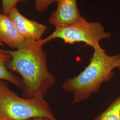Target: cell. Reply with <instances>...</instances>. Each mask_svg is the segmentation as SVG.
<instances>
[{
	"instance_id": "cell-1",
	"label": "cell",
	"mask_w": 120,
	"mask_h": 120,
	"mask_svg": "<svg viewBox=\"0 0 120 120\" xmlns=\"http://www.w3.org/2000/svg\"><path fill=\"white\" fill-rule=\"evenodd\" d=\"M43 45L41 40H26L17 49L8 50L10 66L22 76L23 88L30 98H44L56 82L48 69Z\"/></svg>"
},
{
	"instance_id": "cell-2",
	"label": "cell",
	"mask_w": 120,
	"mask_h": 120,
	"mask_svg": "<svg viewBox=\"0 0 120 120\" xmlns=\"http://www.w3.org/2000/svg\"><path fill=\"white\" fill-rule=\"evenodd\" d=\"M94 52L89 65L79 75L67 79L62 88L73 93L72 104L87 100L92 94L97 93L101 85L115 76L113 70L120 58V54L108 55L100 44L93 48Z\"/></svg>"
},
{
	"instance_id": "cell-3",
	"label": "cell",
	"mask_w": 120,
	"mask_h": 120,
	"mask_svg": "<svg viewBox=\"0 0 120 120\" xmlns=\"http://www.w3.org/2000/svg\"><path fill=\"white\" fill-rule=\"evenodd\" d=\"M0 116L2 120H28L40 117L57 120L44 98H23L1 81Z\"/></svg>"
},
{
	"instance_id": "cell-4",
	"label": "cell",
	"mask_w": 120,
	"mask_h": 120,
	"mask_svg": "<svg viewBox=\"0 0 120 120\" xmlns=\"http://www.w3.org/2000/svg\"><path fill=\"white\" fill-rule=\"evenodd\" d=\"M111 36V34L105 31L99 22H88L82 17L71 26L55 29L48 37L41 39V41L45 44L53 39L59 38L62 40L65 44L82 42L94 48L99 45L101 41L109 38Z\"/></svg>"
},
{
	"instance_id": "cell-5",
	"label": "cell",
	"mask_w": 120,
	"mask_h": 120,
	"mask_svg": "<svg viewBox=\"0 0 120 120\" xmlns=\"http://www.w3.org/2000/svg\"><path fill=\"white\" fill-rule=\"evenodd\" d=\"M77 1V0H57V8L50 16L49 22L57 29L71 26L79 21L82 17Z\"/></svg>"
},
{
	"instance_id": "cell-6",
	"label": "cell",
	"mask_w": 120,
	"mask_h": 120,
	"mask_svg": "<svg viewBox=\"0 0 120 120\" xmlns=\"http://www.w3.org/2000/svg\"><path fill=\"white\" fill-rule=\"evenodd\" d=\"M8 16L19 34L25 40L39 41L47 30L46 26L23 16L16 7L10 10Z\"/></svg>"
},
{
	"instance_id": "cell-7",
	"label": "cell",
	"mask_w": 120,
	"mask_h": 120,
	"mask_svg": "<svg viewBox=\"0 0 120 120\" xmlns=\"http://www.w3.org/2000/svg\"><path fill=\"white\" fill-rule=\"evenodd\" d=\"M26 41L19 34L9 16L0 13V42L15 50Z\"/></svg>"
},
{
	"instance_id": "cell-8",
	"label": "cell",
	"mask_w": 120,
	"mask_h": 120,
	"mask_svg": "<svg viewBox=\"0 0 120 120\" xmlns=\"http://www.w3.org/2000/svg\"><path fill=\"white\" fill-rule=\"evenodd\" d=\"M11 56L8 50L0 49V79L12 83L19 88H23L22 80L10 73L6 66L7 62H10Z\"/></svg>"
},
{
	"instance_id": "cell-9",
	"label": "cell",
	"mask_w": 120,
	"mask_h": 120,
	"mask_svg": "<svg viewBox=\"0 0 120 120\" xmlns=\"http://www.w3.org/2000/svg\"><path fill=\"white\" fill-rule=\"evenodd\" d=\"M93 120H120V96Z\"/></svg>"
},
{
	"instance_id": "cell-10",
	"label": "cell",
	"mask_w": 120,
	"mask_h": 120,
	"mask_svg": "<svg viewBox=\"0 0 120 120\" xmlns=\"http://www.w3.org/2000/svg\"><path fill=\"white\" fill-rule=\"evenodd\" d=\"M24 0H2L3 14L8 16L10 10L16 7V5L19 2Z\"/></svg>"
},
{
	"instance_id": "cell-11",
	"label": "cell",
	"mask_w": 120,
	"mask_h": 120,
	"mask_svg": "<svg viewBox=\"0 0 120 120\" xmlns=\"http://www.w3.org/2000/svg\"><path fill=\"white\" fill-rule=\"evenodd\" d=\"M57 1V0H36L35 9L40 12H44L47 9L49 5Z\"/></svg>"
},
{
	"instance_id": "cell-12",
	"label": "cell",
	"mask_w": 120,
	"mask_h": 120,
	"mask_svg": "<svg viewBox=\"0 0 120 120\" xmlns=\"http://www.w3.org/2000/svg\"><path fill=\"white\" fill-rule=\"evenodd\" d=\"M31 120H52L51 119H49L47 118H45V117H37V118H35L32 119Z\"/></svg>"
},
{
	"instance_id": "cell-13",
	"label": "cell",
	"mask_w": 120,
	"mask_h": 120,
	"mask_svg": "<svg viewBox=\"0 0 120 120\" xmlns=\"http://www.w3.org/2000/svg\"><path fill=\"white\" fill-rule=\"evenodd\" d=\"M116 68L118 69L120 72V58H119V59L118 60L117 62L116 63L115 69Z\"/></svg>"
},
{
	"instance_id": "cell-14",
	"label": "cell",
	"mask_w": 120,
	"mask_h": 120,
	"mask_svg": "<svg viewBox=\"0 0 120 120\" xmlns=\"http://www.w3.org/2000/svg\"><path fill=\"white\" fill-rule=\"evenodd\" d=\"M0 46H4V44L0 42Z\"/></svg>"
},
{
	"instance_id": "cell-15",
	"label": "cell",
	"mask_w": 120,
	"mask_h": 120,
	"mask_svg": "<svg viewBox=\"0 0 120 120\" xmlns=\"http://www.w3.org/2000/svg\"><path fill=\"white\" fill-rule=\"evenodd\" d=\"M0 120H2L1 118V117H0Z\"/></svg>"
},
{
	"instance_id": "cell-16",
	"label": "cell",
	"mask_w": 120,
	"mask_h": 120,
	"mask_svg": "<svg viewBox=\"0 0 120 120\" xmlns=\"http://www.w3.org/2000/svg\"></svg>"
}]
</instances>
